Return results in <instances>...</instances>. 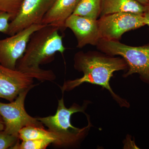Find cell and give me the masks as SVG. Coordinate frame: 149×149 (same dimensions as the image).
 Here are the masks:
<instances>
[{
    "label": "cell",
    "mask_w": 149,
    "mask_h": 149,
    "mask_svg": "<svg viewBox=\"0 0 149 149\" xmlns=\"http://www.w3.org/2000/svg\"><path fill=\"white\" fill-rule=\"evenodd\" d=\"M74 68L83 73V77L65 81L61 86L62 92H69L84 83L99 85L107 89L121 107L129 108L130 104L113 92L110 81L116 71L127 70V63L122 57L109 55L103 52H79L74 58Z\"/></svg>",
    "instance_id": "obj_1"
},
{
    "label": "cell",
    "mask_w": 149,
    "mask_h": 149,
    "mask_svg": "<svg viewBox=\"0 0 149 149\" xmlns=\"http://www.w3.org/2000/svg\"><path fill=\"white\" fill-rule=\"evenodd\" d=\"M59 30L57 26L47 24L34 32L25 52L17 63L16 69L41 82L55 80L52 70L41 69L40 66L52 61L56 53L63 54L66 49Z\"/></svg>",
    "instance_id": "obj_2"
},
{
    "label": "cell",
    "mask_w": 149,
    "mask_h": 149,
    "mask_svg": "<svg viewBox=\"0 0 149 149\" xmlns=\"http://www.w3.org/2000/svg\"><path fill=\"white\" fill-rule=\"evenodd\" d=\"M90 101H85L82 106L74 103L70 107L65 105L63 96L58 101V107L55 114L45 117L37 118V119L48 128V130L60 134L66 139L70 147L79 143L87 136L91 127L93 126L88 118V124L83 128L74 127L71 124V116L75 113H85Z\"/></svg>",
    "instance_id": "obj_3"
},
{
    "label": "cell",
    "mask_w": 149,
    "mask_h": 149,
    "mask_svg": "<svg viewBox=\"0 0 149 149\" xmlns=\"http://www.w3.org/2000/svg\"><path fill=\"white\" fill-rule=\"evenodd\" d=\"M97 47L102 52L112 56H119L125 60L128 69L123 77L137 73L142 81L149 84V44L133 47L118 41L100 40Z\"/></svg>",
    "instance_id": "obj_4"
},
{
    "label": "cell",
    "mask_w": 149,
    "mask_h": 149,
    "mask_svg": "<svg viewBox=\"0 0 149 149\" xmlns=\"http://www.w3.org/2000/svg\"><path fill=\"white\" fill-rule=\"evenodd\" d=\"M27 89L21 92L13 101L9 103L0 102V114L5 123L6 133L19 136L22 128L28 126L44 127L37 118L30 116L24 108V101L27 93L31 90Z\"/></svg>",
    "instance_id": "obj_5"
},
{
    "label": "cell",
    "mask_w": 149,
    "mask_h": 149,
    "mask_svg": "<svg viewBox=\"0 0 149 149\" xmlns=\"http://www.w3.org/2000/svg\"><path fill=\"white\" fill-rule=\"evenodd\" d=\"M100 17L101 40L118 41L125 32L146 25L143 14L118 13Z\"/></svg>",
    "instance_id": "obj_6"
},
{
    "label": "cell",
    "mask_w": 149,
    "mask_h": 149,
    "mask_svg": "<svg viewBox=\"0 0 149 149\" xmlns=\"http://www.w3.org/2000/svg\"><path fill=\"white\" fill-rule=\"evenodd\" d=\"M45 25L34 24L9 37L0 39V65L16 70L17 63L25 52L31 35Z\"/></svg>",
    "instance_id": "obj_7"
},
{
    "label": "cell",
    "mask_w": 149,
    "mask_h": 149,
    "mask_svg": "<svg viewBox=\"0 0 149 149\" xmlns=\"http://www.w3.org/2000/svg\"><path fill=\"white\" fill-rule=\"evenodd\" d=\"M55 1L24 0L16 16L9 23L7 35L12 36L34 24H42Z\"/></svg>",
    "instance_id": "obj_8"
},
{
    "label": "cell",
    "mask_w": 149,
    "mask_h": 149,
    "mask_svg": "<svg viewBox=\"0 0 149 149\" xmlns=\"http://www.w3.org/2000/svg\"><path fill=\"white\" fill-rule=\"evenodd\" d=\"M34 79L27 73L0 65V98L13 101L22 91L37 85Z\"/></svg>",
    "instance_id": "obj_9"
},
{
    "label": "cell",
    "mask_w": 149,
    "mask_h": 149,
    "mask_svg": "<svg viewBox=\"0 0 149 149\" xmlns=\"http://www.w3.org/2000/svg\"><path fill=\"white\" fill-rule=\"evenodd\" d=\"M97 19L72 14L65 23V28L70 29L77 40V47L87 45L97 46L101 40Z\"/></svg>",
    "instance_id": "obj_10"
},
{
    "label": "cell",
    "mask_w": 149,
    "mask_h": 149,
    "mask_svg": "<svg viewBox=\"0 0 149 149\" xmlns=\"http://www.w3.org/2000/svg\"><path fill=\"white\" fill-rule=\"evenodd\" d=\"M80 0H56L45 15L42 24L54 25L60 30L65 28L67 18L72 14Z\"/></svg>",
    "instance_id": "obj_11"
},
{
    "label": "cell",
    "mask_w": 149,
    "mask_h": 149,
    "mask_svg": "<svg viewBox=\"0 0 149 149\" xmlns=\"http://www.w3.org/2000/svg\"><path fill=\"white\" fill-rule=\"evenodd\" d=\"M22 141L34 139H42L50 141L52 144L61 147H70L68 142L60 134L45 129L44 127L28 126L21 129L19 133Z\"/></svg>",
    "instance_id": "obj_12"
},
{
    "label": "cell",
    "mask_w": 149,
    "mask_h": 149,
    "mask_svg": "<svg viewBox=\"0 0 149 149\" xmlns=\"http://www.w3.org/2000/svg\"><path fill=\"white\" fill-rule=\"evenodd\" d=\"M145 6L135 0H102L101 17L118 13L143 14Z\"/></svg>",
    "instance_id": "obj_13"
},
{
    "label": "cell",
    "mask_w": 149,
    "mask_h": 149,
    "mask_svg": "<svg viewBox=\"0 0 149 149\" xmlns=\"http://www.w3.org/2000/svg\"><path fill=\"white\" fill-rule=\"evenodd\" d=\"M102 0H80L73 14L97 19L101 11Z\"/></svg>",
    "instance_id": "obj_14"
},
{
    "label": "cell",
    "mask_w": 149,
    "mask_h": 149,
    "mask_svg": "<svg viewBox=\"0 0 149 149\" xmlns=\"http://www.w3.org/2000/svg\"><path fill=\"white\" fill-rule=\"evenodd\" d=\"M52 144L50 141L42 139H34L22 141L19 143V141L11 149H45Z\"/></svg>",
    "instance_id": "obj_15"
},
{
    "label": "cell",
    "mask_w": 149,
    "mask_h": 149,
    "mask_svg": "<svg viewBox=\"0 0 149 149\" xmlns=\"http://www.w3.org/2000/svg\"><path fill=\"white\" fill-rule=\"evenodd\" d=\"M24 0H0V11L8 13L11 21L16 16Z\"/></svg>",
    "instance_id": "obj_16"
},
{
    "label": "cell",
    "mask_w": 149,
    "mask_h": 149,
    "mask_svg": "<svg viewBox=\"0 0 149 149\" xmlns=\"http://www.w3.org/2000/svg\"><path fill=\"white\" fill-rule=\"evenodd\" d=\"M19 136L0 131V149H11L19 141Z\"/></svg>",
    "instance_id": "obj_17"
},
{
    "label": "cell",
    "mask_w": 149,
    "mask_h": 149,
    "mask_svg": "<svg viewBox=\"0 0 149 149\" xmlns=\"http://www.w3.org/2000/svg\"><path fill=\"white\" fill-rule=\"evenodd\" d=\"M11 20V17L8 13L0 11V32L7 35L8 31L9 22Z\"/></svg>",
    "instance_id": "obj_18"
},
{
    "label": "cell",
    "mask_w": 149,
    "mask_h": 149,
    "mask_svg": "<svg viewBox=\"0 0 149 149\" xmlns=\"http://www.w3.org/2000/svg\"><path fill=\"white\" fill-rule=\"evenodd\" d=\"M145 6V11L143 13L144 17H145V23L146 25H148L149 27V3Z\"/></svg>",
    "instance_id": "obj_19"
},
{
    "label": "cell",
    "mask_w": 149,
    "mask_h": 149,
    "mask_svg": "<svg viewBox=\"0 0 149 149\" xmlns=\"http://www.w3.org/2000/svg\"><path fill=\"white\" fill-rule=\"evenodd\" d=\"M5 123L4 120H3V118L0 114V131L4 130Z\"/></svg>",
    "instance_id": "obj_20"
},
{
    "label": "cell",
    "mask_w": 149,
    "mask_h": 149,
    "mask_svg": "<svg viewBox=\"0 0 149 149\" xmlns=\"http://www.w3.org/2000/svg\"><path fill=\"white\" fill-rule=\"evenodd\" d=\"M137 2L140 3L141 4L145 6L149 3V0H135Z\"/></svg>",
    "instance_id": "obj_21"
}]
</instances>
